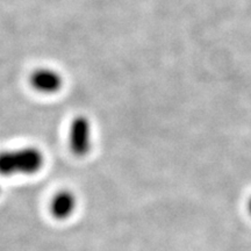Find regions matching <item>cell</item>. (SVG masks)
I'll list each match as a JSON object with an SVG mask.
<instances>
[{
	"label": "cell",
	"mask_w": 251,
	"mask_h": 251,
	"mask_svg": "<svg viewBox=\"0 0 251 251\" xmlns=\"http://www.w3.org/2000/svg\"><path fill=\"white\" fill-rule=\"evenodd\" d=\"M69 147L77 157H85L92 150V125L85 115H77L69 128Z\"/></svg>",
	"instance_id": "cell-2"
},
{
	"label": "cell",
	"mask_w": 251,
	"mask_h": 251,
	"mask_svg": "<svg viewBox=\"0 0 251 251\" xmlns=\"http://www.w3.org/2000/svg\"><path fill=\"white\" fill-rule=\"evenodd\" d=\"M29 84L41 94H56L64 86V78L61 72L51 68L35 69L29 76Z\"/></svg>",
	"instance_id": "cell-3"
},
{
	"label": "cell",
	"mask_w": 251,
	"mask_h": 251,
	"mask_svg": "<svg viewBox=\"0 0 251 251\" xmlns=\"http://www.w3.org/2000/svg\"><path fill=\"white\" fill-rule=\"evenodd\" d=\"M0 193H1V186H0Z\"/></svg>",
	"instance_id": "cell-6"
},
{
	"label": "cell",
	"mask_w": 251,
	"mask_h": 251,
	"mask_svg": "<svg viewBox=\"0 0 251 251\" xmlns=\"http://www.w3.org/2000/svg\"><path fill=\"white\" fill-rule=\"evenodd\" d=\"M77 205L76 194L69 190H62L52 197L49 208L52 218L63 221L74 215L77 209Z\"/></svg>",
	"instance_id": "cell-4"
},
{
	"label": "cell",
	"mask_w": 251,
	"mask_h": 251,
	"mask_svg": "<svg viewBox=\"0 0 251 251\" xmlns=\"http://www.w3.org/2000/svg\"><path fill=\"white\" fill-rule=\"evenodd\" d=\"M45 155L36 147H21L0 151V175L33 176L45 165Z\"/></svg>",
	"instance_id": "cell-1"
},
{
	"label": "cell",
	"mask_w": 251,
	"mask_h": 251,
	"mask_svg": "<svg viewBox=\"0 0 251 251\" xmlns=\"http://www.w3.org/2000/svg\"><path fill=\"white\" fill-rule=\"evenodd\" d=\"M247 208H248V212H249V214L251 215V196L249 197V199H248V202H247Z\"/></svg>",
	"instance_id": "cell-5"
}]
</instances>
